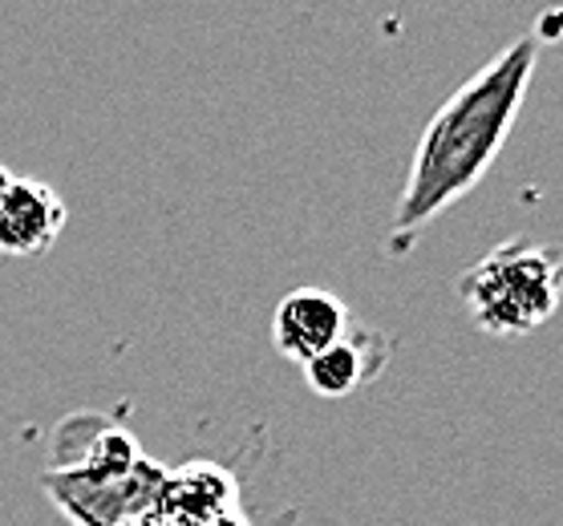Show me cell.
<instances>
[{"label": "cell", "mask_w": 563, "mask_h": 526, "mask_svg": "<svg viewBox=\"0 0 563 526\" xmlns=\"http://www.w3.org/2000/svg\"><path fill=\"white\" fill-rule=\"evenodd\" d=\"M203 526H247V518L240 511H228V514H219V518H211V523Z\"/></svg>", "instance_id": "8"}, {"label": "cell", "mask_w": 563, "mask_h": 526, "mask_svg": "<svg viewBox=\"0 0 563 526\" xmlns=\"http://www.w3.org/2000/svg\"><path fill=\"white\" fill-rule=\"evenodd\" d=\"M122 526H175V523H167L158 511H151V514H139V518H130V523H122Z\"/></svg>", "instance_id": "7"}, {"label": "cell", "mask_w": 563, "mask_h": 526, "mask_svg": "<svg viewBox=\"0 0 563 526\" xmlns=\"http://www.w3.org/2000/svg\"><path fill=\"white\" fill-rule=\"evenodd\" d=\"M65 232V203L49 182L16 179L0 191V251L45 256Z\"/></svg>", "instance_id": "4"}, {"label": "cell", "mask_w": 563, "mask_h": 526, "mask_svg": "<svg viewBox=\"0 0 563 526\" xmlns=\"http://www.w3.org/2000/svg\"><path fill=\"white\" fill-rule=\"evenodd\" d=\"M536 65L539 41L527 33L503 53H495L474 78L462 81L459 90L438 105V114L430 117V126L418 138L410 179L394 206V223H389L394 256H406L413 239L446 206H454L462 194H471L487 179V170L495 167V158L503 155V146L519 122Z\"/></svg>", "instance_id": "1"}, {"label": "cell", "mask_w": 563, "mask_h": 526, "mask_svg": "<svg viewBox=\"0 0 563 526\" xmlns=\"http://www.w3.org/2000/svg\"><path fill=\"white\" fill-rule=\"evenodd\" d=\"M389 365V336L373 333V328H349L333 348H324L320 357H312L305 369V381L317 398H349L361 385H369L373 377Z\"/></svg>", "instance_id": "5"}, {"label": "cell", "mask_w": 563, "mask_h": 526, "mask_svg": "<svg viewBox=\"0 0 563 526\" xmlns=\"http://www.w3.org/2000/svg\"><path fill=\"white\" fill-rule=\"evenodd\" d=\"M353 328V312L341 295L324 288H296L272 312V345L296 365H308L324 348H333Z\"/></svg>", "instance_id": "3"}, {"label": "cell", "mask_w": 563, "mask_h": 526, "mask_svg": "<svg viewBox=\"0 0 563 526\" xmlns=\"http://www.w3.org/2000/svg\"><path fill=\"white\" fill-rule=\"evenodd\" d=\"M459 295L487 336H531L563 304V247L511 239L462 271Z\"/></svg>", "instance_id": "2"}, {"label": "cell", "mask_w": 563, "mask_h": 526, "mask_svg": "<svg viewBox=\"0 0 563 526\" xmlns=\"http://www.w3.org/2000/svg\"><path fill=\"white\" fill-rule=\"evenodd\" d=\"M235 502H240V486L231 470L216 462H191L183 470H167L154 511L175 526H203L219 514L235 511Z\"/></svg>", "instance_id": "6"}]
</instances>
